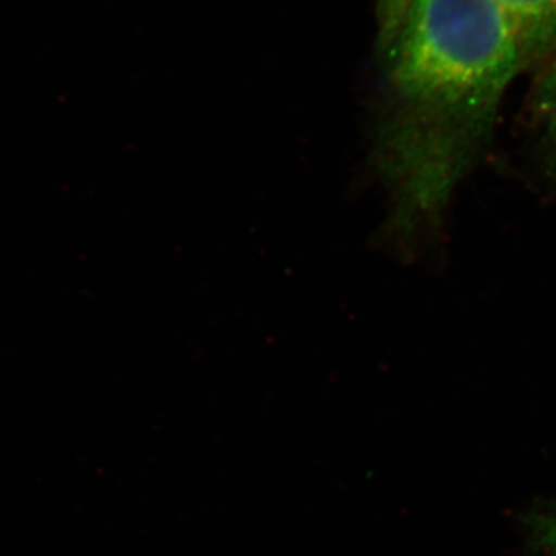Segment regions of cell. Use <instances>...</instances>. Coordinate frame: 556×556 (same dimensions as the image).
<instances>
[{
  "label": "cell",
  "instance_id": "cell-4",
  "mask_svg": "<svg viewBox=\"0 0 556 556\" xmlns=\"http://www.w3.org/2000/svg\"><path fill=\"white\" fill-rule=\"evenodd\" d=\"M527 529L535 556H556V506L535 511L527 519Z\"/></svg>",
  "mask_w": 556,
  "mask_h": 556
},
{
  "label": "cell",
  "instance_id": "cell-2",
  "mask_svg": "<svg viewBox=\"0 0 556 556\" xmlns=\"http://www.w3.org/2000/svg\"><path fill=\"white\" fill-rule=\"evenodd\" d=\"M514 21L522 46L533 61L556 51V0H492Z\"/></svg>",
  "mask_w": 556,
  "mask_h": 556
},
{
  "label": "cell",
  "instance_id": "cell-1",
  "mask_svg": "<svg viewBox=\"0 0 556 556\" xmlns=\"http://www.w3.org/2000/svg\"><path fill=\"white\" fill-rule=\"evenodd\" d=\"M386 89L380 163L405 239L441 226L481 161L511 80L527 72L517 30L490 0H382Z\"/></svg>",
  "mask_w": 556,
  "mask_h": 556
},
{
  "label": "cell",
  "instance_id": "cell-3",
  "mask_svg": "<svg viewBox=\"0 0 556 556\" xmlns=\"http://www.w3.org/2000/svg\"><path fill=\"white\" fill-rule=\"evenodd\" d=\"M530 116L541 160L547 174L556 179V51L538 68L530 97Z\"/></svg>",
  "mask_w": 556,
  "mask_h": 556
}]
</instances>
